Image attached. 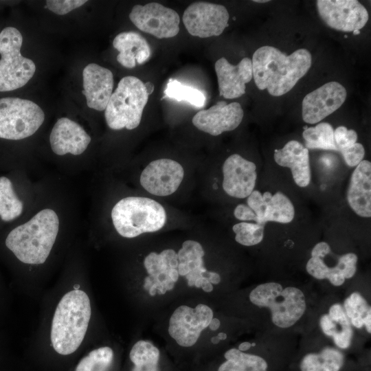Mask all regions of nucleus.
<instances>
[{
  "instance_id": "44",
  "label": "nucleus",
  "mask_w": 371,
  "mask_h": 371,
  "mask_svg": "<svg viewBox=\"0 0 371 371\" xmlns=\"http://www.w3.org/2000/svg\"><path fill=\"white\" fill-rule=\"evenodd\" d=\"M201 288L204 291L207 293L213 291V286L208 280L203 282Z\"/></svg>"
},
{
  "instance_id": "48",
  "label": "nucleus",
  "mask_w": 371,
  "mask_h": 371,
  "mask_svg": "<svg viewBox=\"0 0 371 371\" xmlns=\"http://www.w3.org/2000/svg\"><path fill=\"white\" fill-rule=\"evenodd\" d=\"M254 1L257 2V3H266V2H269V0H254Z\"/></svg>"
},
{
  "instance_id": "2",
  "label": "nucleus",
  "mask_w": 371,
  "mask_h": 371,
  "mask_svg": "<svg viewBox=\"0 0 371 371\" xmlns=\"http://www.w3.org/2000/svg\"><path fill=\"white\" fill-rule=\"evenodd\" d=\"M91 315V302L82 290L74 289L60 300L53 316L50 339L60 355L76 352L87 333Z\"/></svg>"
},
{
  "instance_id": "37",
  "label": "nucleus",
  "mask_w": 371,
  "mask_h": 371,
  "mask_svg": "<svg viewBox=\"0 0 371 371\" xmlns=\"http://www.w3.org/2000/svg\"><path fill=\"white\" fill-rule=\"evenodd\" d=\"M357 138V133L355 130L348 129L344 126H338L334 130V139L338 151L355 144Z\"/></svg>"
},
{
  "instance_id": "12",
  "label": "nucleus",
  "mask_w": 371,
  "mask_h": 371,
  "mask_svg": "<svg viewBox=\"0 0 371 371\" xmlns=\"http://www.w3.org/2000/svg\"><path fill=\"white\" fill-rule=\"evenodd\" d=\"M318 14L330 28L345 32L360 30L369 18L366 8L357 0H317Z\"/></svg>"
},
{
  "instance_id": "41",
  "label": "nucleus",
  "mask_w": 371,
  "mask_h": 371,
  "mask_svg": "<svg viewBox=\"0 0 371 371\" xmlns=\"http://www.w3.org/2000/svg\"><path fill=\"white\" fill-rule=\"evenodd\" d=\"M234 216L240 222L254 221L258 223V218L256 214L247 204L240 203L237 205L234 210Z\"/></svg>"
},
{
  "instance_id": "34",
  "label": "nucleus",
  "mask_w": 371,
  "mask_h": 371,
  "mask_svg": "<svg viewBox=\"0 0 371 371\" xmlns=\"http://www.w3.org/2000/svg\"><path fill=\"white\" fill-rule=\"evenodd\" d=\"M265 225L255 222H239L232 227L235 240L244 246H254L264 238Z\"/></svg>"
},
{
  "instance_id": "27",
  "label": "nucleus",
  "mask_w": 371,
  "mask_h": 371,
  "mask_svg": "<svg viewBox=\"0 0 371 371\" xmlns=\"http://www.w3.org/2000/svg\"><path fill=\"white\" fill-rule=\"evenodd\" d=\"M265 210L263 223L276 222L286 224L291 223L295 217V207L289 197L281 192L272 194L269 192L262 194Z\"/></svg>"
},
{
  "instance_id": "39",
  "label": "nucleus",
  "mask_w": 371,
  "mask_h": 371,
  "mask_svg": "<svg viewBox=\"0 0 371 371\" xmlns=\"http://www.w3.org/2000/svg\"><path fill=\"white\" fill-rule=\"evenodd\" d=\"M358 258L354 253H347L338 258L337 265L345 279L352 278L357 271Z\"/></svg>"
},
{
  "instance_id": "8",
  "label": "nucleus",
  "mask_w": 371,
  "mask_h": 371,
  "mask_svg": "<svg viewBox=\"0 0 371 371\" xmlns=\"http://www.w3.org/2000/svg\"><path fill=\"white\" fill-rule=\"evenodd\" d=\"M45 113L35 102L19 98H0V138L19 140L32 135Z\"/></svg>"
},
{
  "instance_id": "10",
  "label": "nucleus",
  "mask_w": 371,
  "mask_h": 371,
  "mask_svg": "<svg viewBox=\"0 0 371 371\" xmlns=\"http://www.w3.org/2000/svg\"><path fill=\"white\" fill-rule=\"evenodd\" d=\"M129 19L139 30L157 38H172L179 32L178 13L159 3L135 5Z\"/></svg>"
},
{
  "instance_id": "31",
  "label": "nucleus",
  "mask_w": 371,
  "mask_h": 371,
  "mask_svg": "<svg viewBox=\"0 0 371 371\" xmlns=\"http://www.w3.org/2000/svg\"><path fill=\"white\" fill-rule=\"evenodd\" d=\"M115 353L109 346H102L89 352L77 364L75 371H111Z\"/></svg>"
},
{
  "instance_id": "18",
  "label": "nucleus",
  "mask_w": 371,
  "mask_h": 371,
  "mask_svg": "<svg viewBox=\"0 0 371 371\" xmlns=\"http://www.w3.org/2000/svg\"><path fill=\"white\" fill-rule=\"evenodd\" d=\"M82 78V93L88 107L99 111L105 110L113 93L111 71L96 63H90L84 68Z\"/></svg>"
},
{
  "instance_id": "28",
  "label": "nucleus",
  "mask_w": 371,
  "mask_h": 371,
  "mask_svg": "<svg viewBox=\"0 0 371 371\" xmlns=\"http://www.w3.org/2000/svg\"><path fill=\"white\" fill-rule=\"evenodd\" d=\"M344 363V356L339 350L325 347L319 353L306 355L301 361V371H339Z\"/></svg>"
},
{
  "instance_id": "4",
  "label": "nucleus",
  "mask_w": 371,
  "mask_h": 371,
  "mask_svg": "<svg viewBox=\"0 0 371 371\" xmlns=\"http://www.w3.org/2000/svg\"><path fill=\"white\" fill-rule=\"evenodd\" d=\"M113 225L122 237L133 238L160 230L166 222V212L157 201L144 196H127L111 210Z\"/></svg>"
},
{
  "instance_id": "9",
  "label": "nucleus",
  "mask_w": 371,
  "mask_h": 371,
  "mask_svg": "<svg viewBox=\"0 0 371 371\" xmlns=\"http://www.w3.org/2000/svg\"><path fill=\"white\" fill-rule=\"evenodd\" d=\"M212 318L213 311L206 304H199L194 308L179 306L169 319V335L180 347L191 348L197 342L202 331L208 327Z\"/></svg>"
},
{
  "instance_id": "30",
  "label": "nucleus",
  "mask_w": 371,
  "mask_h": 371,
  "mask_svg": "<svg viewBox=\"0 0 371 371\" xmlns=\"http://www.w3.org/2000/svg\"><path fill=\"white\" fill-rule=\"evenodd\" d=\"M23 209L22 201L16 195L11 181L0 177V217L4 221H11L19 217Z\"/></svg>"
},
{
  "instance_id": "1",
  "label": "nucleus",
  "mask_w": 371,
  "mask_h": 371,
  "mask_svg": "<svg viewBox=\"0 0 371 371\" xmlns=\"http://www.w3.org/2000/svg\"><path fill=\"white\" fill-rule=\"evenodd\" d=\"M311 64V54L306 49H298L288 56L275 47L262 46L252 56L253 78L260 90L281 96L294 87Z\"/></svg>"
},
{
  "instance_id": "6",
  "label": "nucleus",
  "mask_w": 371,
  "mask_h": 371,
  "mask_svg": "<svg viewBox=\"0 0 371 371\" xmlns=\"http://www.w3.org/2000/svg\"><path fill=\"white\" fill-rule=\"evenodd\" d=\"M249 300L256 306L268 308L273 324L282 328L294 325L306 308L302 291L294 286L283 289L277 282L258 285L251 291Z\"/></svg>"
},
{
  "instance_id": "33",
  "label": "nucleus",
  "mask_w": 371,
  "mask_h": 371,
  "mask_svg": "<svg viewBox=\"0 0 371 371\" xmlns=\"http://www.w3.org/2000/svg\"><path fill=\"white\" fill-rule=\"evenodd\" d=\"M346 314L352 326L361 328L364 319L371 314V308L366 299L358 292H354L344 302Z\"/></svg>"
},
{
  "instance_id": "38",
  "label": "nucleus",
  "mask_w": 371,
  "mask_h": 371,
  "mask_svg": "<svg viewBox=\"0 0 371 371\" xmlns=\"http://www.w3.org/2000/svg\"><path fill=\"white\" fill-rule=\"evenodd\" d=\"M307 272L317 280L327 279L330 267L327 266L324 258L319 257H311L306 265Z\"/></svg>"
},
{
  "instance_id": "21",
  "label": "nucleus",
  "mask_w": 371,
  "mask_h": 371,
  "mask_svg": "<svg viewBox=\"0 0 371 371\" xmlns=\"http://www.w3.org/2000/svg\"><path fill=\"white\" fill-rule=\"evenodd\" d=\"M274 160L280 166L289 168L297 186H308L311 173L308 149L296 140L289 141L283 148L274 150Z\"/></svg>"
},
{
  "instance_id": "49",
  "label": "nucleus",
  "mask_w": 371,
  "mask_h": 371,
  "mask_svg": "<svg viewBox=\"0 0 371 371\" xmlns=\"http://www.w3.org/2000/svg\"><path fill=\"white\" fill-rule=\"evenodd\" d=\"M352 33H353L354 35L359 34H360V30L354 31Z\"/></svg>"
},
{
  "instance_id": "32",
  "label": "nucleus",
  "mask_w": 371,
  "mask_h": 371,
  "mask_svg": "<svg viewBox=\"0 0 371 371\" xmlns=\"http://www.w3.org/2000/svg\"><path fill=\"white\" fill-rule=\"evenodd\" d=\"M168 98L177 101H185L200 108L205 102L202 91L192 87L182 84L175 79H170L164 90V98Z\"/></svg>"
},
{
  "instance_id": "15",
  "label": "nucleus",
  "mask_w": 371,
  "mask_h": 371,
  "mask_svg": "<svg viewBox=\"0 0 371 371\" xmlns=\"http://www.w3.org/2000/svg\"><path fill=\"white\" fill-rule=\"evenodd\" d=\"M224 192L231 197L247 198L254 190L257 179L256 166L238 154L229 156L222 166Z\"/></svg>"
},
{
  "instance_id": "35",
  "label": "nucleus",
  "mask_w": 371,
  "mask_h": 371,
  "mask_svg": "<svg viewBox=\"0 0 371 371\" xmlns=\"http://www.w3.org/2000/svg\"><path fill=\"white\" fill-rule=\"evenodd\" d=\"M86 2V0H48L45 7L57 14L64 15Z\"/></svg>"
},
{
  "instance_id": "36",
  "label": "nucleus",
  "mask_w": 371,
  "mask_h": 371,
  "mask_svg": "<svg viewBox=\"0 0 371 371\" xmlns=\"http://www.w3.org/2000/svg\"><path fill=\"white\" fill-rule=\"evenodd\" d=\"M345 163L350 167H356L363 160L365 149L363 146L356 142L350 146L340 149L339 150Z\"/></svg>"
},
{
  "instance_id": "17",
  "label": "nucleus",
  "mask_w": 371,
  "mask_h": 371,
  "mask_svg": "<svg viewBox=\"0 0 371 371\" xmlns=\"http://www.w3.org/2000/svg\"><path fill=\"white\" fill-rule=\"evenodd\" d=\"M219 95L226 99H234L245 93L246 84L253 78L251 60L245 57L236 65L222 57L214 65Z\"/></svg>"
},
{
  "instance_id": "25",
  "label": "nucleus",
  "mask_w": 371,
  "mask_h": 371,
  "mask_svg": "<svg viewBox=\"0 0 371 371\" xmlns=\"http://www.w3.org/2000/svg\"><path fill=\"white\" fill-rule=\"evenodd\" d=\"M128 371H172L160 350L149 341H137L131 348Z\"/></svg>"
},
{
  "instance_id": "42",
  "label": "nucleus",
  "mask_w": 371,
  "mask_h": 371,
  "mask_svg": "<svg viewBox=\"0 0 371 371\" xmlns=\"http://www.w3.org/2000/svg\"><path fill=\"white\" fill-rule=\"evenodd\" d=\"M330 252V245L327 243L322 241L317 243L313 247L311 251V257H319L324 258Z\"/></svg>"
},
{
  "instance_id": "11",
  "label": "nucleus",
  "mask_w": 371,
  "mask_h": 371,
  "mask_svg": "<svg viewBox=\"0 0 371 371\" xmlns=\"http://www.w3.org/2000/svg\"><path fill=\"white\" fill-rule=\"evenodd\" d=\"M227 8L219 4L195 2L184 11L183 23L188 33L199 38L221 35L228 26Z\"/></svg>"
},
{
  "instance_id": "43",
  "label": "nucleus",
  "mask_w": 371,
  "mask_h": 371,
  "mask_svg": "<svg viewBox=\"0 0 371 371\" xmlns=\"http://www.w3.org/2000/svg\"><path fill=\"white\" fill-rule=\"evenodd\" d=\"M221 322L217 318H212L211 320L208 327L212 330H216L220 327Z\"/></svg>"
},
{
  "instance_id": "22",
  "label": "nucleus",
  "mask_w": 371,
  "mask_h": 371,
  "mask_svg": "<svg viewBox=\"0 0 371 371\" xmlns=\"http://www.w3.org/2000/svg\"><path fill=\"white\" fill-rule=\"evenodd\" d=\"M113 45L119 54L117 60L123 67L132 69L143 64L150 56L151 49L147 41L133 31L123 32L113 39Z\"/></svg>"
},
{
  "instance_id": "3",
  "label": "nucleus",
  "mask_w": 371,
  "mask_h": 371,
  "mask_svg": "<svg viewBox=\"0 0 371 371\" xmlns=\"http://www.w3.org/2000/svg\"><path fill=\"white\" fill-rule=\"evenodd\" d=\"M58 229L56 213L51 209H43L13 229L5 239V245L21 262L41 265L49 256Z\"/></svg>"
},
{
  "instance_id": "47",
  "label": "nucleus",
  "mask_w": 371,
  "mask_h": 371,
  "mask_svg": "<svg viewBox=\"0 0 371 371\" xmlns=\"http://www.w3.org/2000/svg\"><path fill=\"white\" fill-rule=\"evenodd\" d=\"M211 341L214 344H218L220 342V339L218 337V336H214L211 339Z\"/></svg>"
},
{
  "instance_id": "24",
  "label": "nucleus",
  "mask_w": 371,
  "mask_h": 371,
  "mask_svg": "<svg viewBox=\"0 0 371 371\" xmlns=\"http://www.w3.org/2000/svg\"><path fill=\"white\" fill-rule=\"evenodd\" d=\"M319 326L326 335L333 337L337 347L346 349L350 346L353 335L352 324L340 304H333L328 313L321 316Z\"/></svg>"
},
{
  "instance_id": "16",
  "label": "nucleus",
  "mask_w": 371,
  "mask_h": 371,
  "mask_svg": "<svg viewBox=\"0 0 371 371\" xmlns=\"http://www.w3.org/2000/svg\"><path fill=\"white\" fill-rule=\"evenodd\" d=\"M243 115V110L238 102L227 104L225 101H219L208 109L196 113L192 122L199 131L217 136L236 129L240 124Z\"/></svg>"
},
{
  "instance_id": "26",
  "label": "nucleus",
  "mask_w": 371,
  "mask_h": 371,
  "mask_svg": "<svg viewBox=\"0 0 371 371\" xmlns=\"http://www.w3.org/2000/svg\"><path fill=\"white\" fill-rule=\"evenodd\" d=\"M224 361L215 371H267L268 364L260 356L247 353L232 348L223 355Z\"/></svg>"
},
{
  "instance_id": "5",
  "label": "nucleus",
  "mask_w": 371,
  "mask_h": 371,
  "mask_svg": "<svg viewBox=\"0 0 371 371\" xmlns=\"http://www.w3.org/2000/svg\"><path fill=\"white\" fill-rule=\"evenodd\" d=\"M153 91V85L150 82L144 84L133 76L122 78L104 110L107 126L113 130L136 128Z\"/></svg>"
},
{
  "instance_id": "7",
  "label": "nucleus",
  "mask_w": 371,
  "mask_h": 371,
  "mask_svg": "<svg viewBox=\"0 0 371 371\" xmlns=\"http://www.w3.org/2000/svg\"><path fill=\"white\" fill-rule=\"evenodd\" d=\"M23 36L16 28L7 27L0 32V91L25 85L33 77L36 65L21 54Z\"/></svg>"
},
{
  "instance_id": "29",
  "label": "nucleus",
  "mask_w": 371,
  "mask_h": 371,
  "mask_svg": "<svg viewBox=\"0 0 371 371\" xmlns=\"http://www.w3.org/2000/svg\"><path fill=\"white\" fill-rule=\"evenodd\" d=\"M302 137L307 149L338 151L334 139V129L327 122H321L313 127L305 128Z\"/></svg>"
},
{
  "instance_id": "19",
  "label": "nucleus",
  "mask_w": 371,
  "mask_h": 371,
  "mask_svg": "<svg viewBox=\"0 0 371 371\" xmlns=\"http://www.w3.org/2000/svg\"><path fill=\"white\" fill-rule=\"evenodd\" d=\"M91 140L79 124L67 117L57 120L49 136L51 148L58 155H79L85 151Z\"/></svg>"
},
{
  "instance_id": "45",
  "label": "nucleus",
  "mask_w": 371,
  "mask_h": 371,
  "mask_svg": "<svg viewBox=\"0 0 371 371\" xmlns=\"http://www.w3.org/2000/svg\"><path fill=\"white\" fill-rule=\"evenodd\" d=\"M251 347V344L249 343V342H247V341H245V342H243L241 343L239 346H238V350H240V351H247Z\"/></svg>"
},
{
  "instance_id": "14",
  "label": "nucleus",
  "mask_w": 371,
  "mask_h": 371,
  "mask_svg": "<svg viewBox=\"0 0 371 371\" xmlns=\"http://www.w3.org/2000/svg\"><path fill=\"white\" fill-rule=\"evenodd\" d=\"M347 91L340 83L331 81L310 92L302 102L304 122L317 124L334 113L344 104Z\"/></svg>"
},
{
  "instance_id": "40",
  "label": "nucleus",
  "mask_w": 371,
  "mask_h": 371,
  "mask_svg": "<svg viewBox=\"0 0 371 371\" xmlns=\"http://www.w3.org/2000/svg\"><path fill=\"white\" fill-rule=\"evenodd\" d=\"M247 205L254 212L258 223L263 224V218L265 210V202L262 194L258 190H254L247 197Z\"/></svg>"
},
{
  "instance_id": "13",
  "label": "nucleus",
  "mask_w": 371,
  "mask_h": 371,
  "mask_svg": "<svg viewBox=\"0 0 371 371\" xmlns=\"http://www.w3.org/2000/svg\"><path fill=\"white\" fill-rule=\"evenodd\" d=\"M184 177V169L178 161L161 158L150 161L142 171L139 182L149 194L167 196L175 193Z\"/></svg>"
},
{
  "instance_id": "20",
  "label": "nucleus",
  "mask_w": 371,
  "mask_h": 371,
  "mask_svg": "<svg viewBox=\"0 0 371 371\" xmlns=\"http://www.w3.org/2000/svg\"><path fill=\"white\" fill-rule=\"evenodd\" d=\"M347 201L354 212L361 217L371 216V163L361 161L353 170L346 194Z\"/></svg>"
},
{
  "instance_id": "46",
  "label": "nucleus",
  "mask_w": 371,
  "mask_h": 371,
  "mask_svg": "<svg viewBox=\"0 0 371 371\" xmlns=\"http://www.w3.org/2000/svg\"><path fill=\"white\" fill-rule=\"evenodd\" d=\"M217 336L220 340H225L227 338V334L223 332L219 333Z\"/></svg>"
},
{
  "instance_id": "23",
  "label": "nucleus",
  "mask_w": 371,
  "mask_h": 371,
  "mask_svg": "<svg viewBox=\"0 0 371 371\" xmlns=\"http://www.w3.org/2000/svg\"><path fill=\"white\" fill-rule=\"evenodd\" d=\"M204 255L201 244L194 240H185L177 251L178 273L185 277L189 286H194L197 279H208L212 273L204 267Z\"/></svg>"
}]
</instances>
